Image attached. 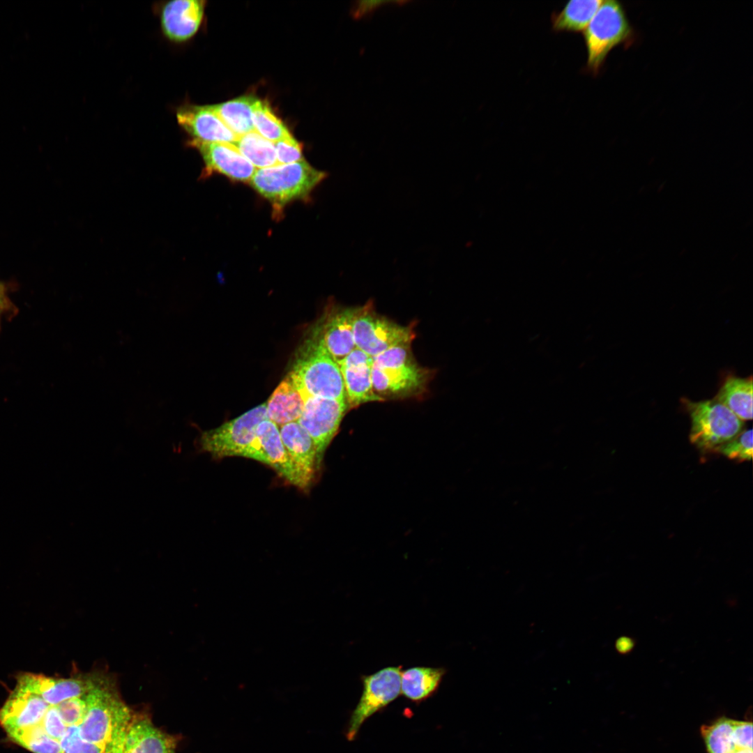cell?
Returning <instances> with one entry per match:
<instances>
[{
  "mask_svg": "<svg viewBox=\"0 0 753 753\" xmlns=\"http://www.w3.org/2000/svg\"><path fill=\"white\" fill-rule=\"evenodd\" d=\"M714 452L738 462L752 458V430H743L731 441L718 447Z\"/></svg>",
  "mask_w": 753,
  "mask_h": 753,
  "instance_id": "cell-28",
  "label": "cell"
},
{
  "mask_svg": "<svg viewBox=\"0 0 753 753\" xmlns=\"http://www.w3.org/2000/svg\"><path fill=\"white\" fill-rule=\"evenodd\" d=\"M257 98L243 96L227 102L210 105L228 128L238 137L254 130L252 109Z\"/></svg>",
  "mask_w": 753,
  "mask_h": 753,
  "instance_id": "cell-23",
  "label": "cell"
},
{
  "mask_svg": "<svg viewBox=\"0 0 753 753\" xmlns=\"http://www.w3.org/2000/svg\"><path fill=\"white\" fill-rule=\"evenodd\" d=\"M188 144L200 153L205 165V176L218 173L236 181L249 183L257 169L234 144L193 139Z\"/></svg>",
  "mask_w": 753,
  "mask_h": 753,
  "instance_id": "cell-13",
  "label": "cell"
},
{
  "mask_svg": "<svg viewBox=\"0 0 753 753\" xmlns=\"http://www.w3.org/2000/svg\"><path fill=\"white\" fill-rule=\"evenodd\" d=\"M205 1L175 0L167 2L161 10L160 24L170 40L183 42L192 37L202 21Z\"/></svg>",
  "mask_w": 753,
  "mask_h": 753,
  "instance_id": "cell-17",
  "label": "cell"
},
{
  "mask_svg": "<svg viewBox=\"0 0 753 753\" xmlns=\"http://www.w3.org/2000/svg\"><path fill=\"white\" fill-rule=\"evenodd\" d=\"M632 29L623 5L615 0L602 1L583 31L586 49V70L597 75L609 52L632 36Z\"/></svg>",
  "mask_w": 753,
  "mask_h": 753,
  "instance_id": "cell-5",
  "label": "cell"
},
{
  "mask_svg": "<svg viewBox=\"0 0 753 753\" xmlns=\"http://www.w3.org/2000/svg\"><path fill=\"white\" fill-rule=\"evenodd\" d=\"M176 740L145 715H133L127 727L123 753H175Z\"/></svg>",
  "mask_w": 753,
  "mask_h": 753,
  "instance_id": "cell-18",
  "label": "cell"
},
{
  "mask_svg": "<svg viewBox=\"0 0 753 753\" xmlns=\"http://www.w3.org/2000/svg\"><path fill=\"white\" fill-rule=\"evenodd\" d=\"M407 1H376V0H361L356 1L352 6L351 10V16L359 20L365 17L371 15L375 10L386 4H398L402 5L407 3Z\"/></svg>",
  "mask_w": 753,
  "mask_h": 753,
  "instance_id": "cell-32",
  "label": "cell"
},
{
  "mask_svg": "<svg viewBox=\"0 0 753 753\" xmlns=\"http://www.w3.org/2000/svg\"><path fill=\"white\" fill-rule=\"evenodd\" d=\"M691 420L690 441L703 453L714 452L743 431L744 421L714 397L694 402L680 400Z\"/></svg>",
  "mask_w": 753,
  "mask_h": 753,
  "instance_id": "cell-6",
  "label": "cell"
},
{
  "mask_svg": "<svg viewBox=\"0 0 753 753\" xmlns=\"http://www.w3.org/2000/svg\"><path fill=\"white\" fill-rule=\"evenodd\" d=\"M347 400L308 397L298 423L312 438L317 464H321L326 449L334 438L343 417L349 410Z\"/></svg>",
  "mask_w": 753,
  "mask_h": 753,
  "instance_id": "cell-10",
  "label": "cell"
},
{
  "mask_svg": "<svg viewBox=\"0 0 753 753\" xmlns=\"http://www.w3.org/2000/svg\"><path fill=\"white\" fill-rule=\"evenodd\" d=\"M266 419L268 418L264 403L215 429L202 432L198 448L215 459L243 457L255 438L258 425Z\"/></svg>",
  "mask_w": 753,
  "mask_h": 753,
  "instance_id": "cell-7",
  "label": "cell"
},
{
  "mask_svg": "<svg viewBox=\"0 0 753 753\" xmlns=\"http://www.w3.org/2000/svg\"><path fill=\"white\" fill-rule=\"evenodd\" d=\"M277 165H286L303 160L302 146L291 135L274 142Z\"/></svg>",
  "mask_w": 753,
  "mask_h": 753,
  "instance_id": "cell-31",
  "label": "cell"
},
{
  "mask_svg": "<svg viewBox=\"0 0 753 753\" xmlns=\"http://www.w3.org/2000/svg\"><path fill=\"white\" fill-rule=\"evenodd\" d=\"M233 144L255 168L277 165L274 143L254 130L238 137Z\"/></svg>",
  "mask_w": 753,
  "mask_h": 753,
  "instance_id": "cell-26",
  "label": "cell"
},
{
  "mask_svg": "<svg viewBox=\"0 0 753 753\" xmlns=\"http://www.w3.org/2000/svg\"><path fill=\"white\" fill-rule=\"evenodd\" d=\"M734 723L733 719L721 717L701 727V733L707 753H734L738 750L746 749L737 740Z\"/></svg>",
  "mask_w": 753,
  "mask_h": 753,
  "instance_id": "cell-25",
  "label": "cell"
},
{
  "mask_svg": "<svg viewBox=\"0 0 753 753\" xmlns=\"http://www.w3.org/2000/svg\"><path fill=\"white\" fill-rule=\"evenodd\" d=\"M85 694L65 700L55 705L66 727L79 726L82 722L86 710Z\"/></svg>",
  "mask_w": 753,
  "mask_h": 753,
  "instance_id": "cell-30",
  "label": "cell"
},
{
  "mask_svg": "<svg viewBox=\"0 0 753 753\" xmlns=\"http://www.w3.org/2000/svg\"><path fill=\"white\" fill-rule=\"evenodd\" d=\"M726 406L738 418H752V376L740 378L729 374L724 379L714 397Z\"/></svg>",
  "mask_w": 753,
  "mask_h": 753,
  "instance_id": "cell-21",
  "label": "cell"
},
{
  "mask_svg": "<svg viewBox=\"0 0 753 753\" xmlns=\"http://www.w3.org/2000/svg\"><path fill=\"white\" fill-rule=\"evenodd\" d=\"M127 728L120 732L112 740V742L106 746V753H123L124 738L126 735Z\"/></svg>",
  "mask_w": 753,
  "mask_h": 753,
  "instance_id": "cell-33",
  "label": "cell"
},
{
  "mask_svg": "<svg viewBox=\"0 0 753 753\" xmlns=\"http://www.w3.org/2000/svg\"><path fill=\"white\" fill-rule=\"evenodd\" d=\"M103 674L96 671L55 678L27 673L18 677L16 686L38 694L49 704L56 705L84 695L98 684Z\"/></svg>",
  "mask_w": 753,
  "mask_h": 753,
  "instance_id": "cell-12",
  "label": "cell"
},
{
  "mask_svg": "<svg viewBox=\"0 0 753 753\" xmlns=\"http://www.w3.org/2000/svg\"><path fill=\"white\" fill-rule=\"evenodd\" d=\"M602 2L600 0L568 1L559 12L552 14V29L556 32H583Z\"/></svg>",
  "mask_w": 753,
  "mask_h": 753,
  "instance_id": "cell-24",
  "label": "cell"
},
{
  "mask_svg": "<svg viewBox=\"0 0 753 753\" xmlns=\"http://www.w3.org/2000/svg\"><path fill=\"white\" fill-rule=\"evenodd\" d=\"M60 745L63 753H106V747L82 739L79 726L68 727Z\"/></svg>",
  "mask_w": 753,
  "mask_h": 753,
  "instance_id": "cell-29",
  "label": "cell"
},
{
  "mask_svg": "<svg viewBox=\"0 0 753 753\" xmlns=\"http://www.w3.org/2000/svg\"><path fill=\"white\" fill-rule=\"evenodd\" d=\"M443 667H413L401 672V693L406 698L420 701L438 689L446 674Z\"/></svg>",
  "mask_w": 753,
  "mask_h": 753,
  "instance_id": "cell-22",
  "label": "cell"
},
{
  "mask_svg": "<svg viewBox=\"0 0 753 753\" xmlns=\"http://www.w3.org/2000/svg\"><path fill=\"white\" fill-rule=\"evenodd\" d=\"M14 307L7 297L3 286L0 284V314L11 311Z\"/></svg>",
  "mask_w": 753,
  "mask_h": 753,
  "instance_id": "cell-34",
  "label": "cell"
},
{
  "mask_svg": "<svg viewBox=\"0 0 753 753\" xmlns=\"http://www.w3.org/2000/svg\"><path fill=\"white\" fill-rule=\"evenodd\" d=\"M353 336L356 347L373 358L393 347L411 344L415 334L412 328L378 314L369 302L354 307Z\"/></svg>",
  "mask_w": 753,
  "mask_h": 753,
  "instance_id": "cell-8",
  "label": "cell"
},
{
  "mask_svg": "<svg viewBox=\"0 0 753 753\" xmlns=\"http://www.w3.org/2000/svg\"><path fill=\"white\" fill-rule=\"evenodd\" d=\"M266 404L268 418L277 426L298 421L305 400L291 376L287 374L274 390Z\"/></svg>",
  "mask_w": 753,
  "mask_h": 753,
  "instance_id": "cell-20",
  "label": "cell"
},
{
  "mask_svg": "<svg viewBox=\"0 0 753 753\" xmlns=\"http://www.w3.org/2000/svg\"><path fill=\"white\" fill-rule=\"evenodd\" d=\"M252 122L254 131L273 143L291 135L266 101L257 99L255 102L252 109Z\"/></svg>",
  "mask_w": 753,
  "mask_h": 753,
  "instance_id": "cell-27",
  "label": "cell"
},
{
  "mask_svg": "<svg viewBox=\"0 0 753 753\" xmlns=\"http://www.w3.org/2000/svg\"><path fill=\"white\" fill-rule=\"evenodd\" d=\"M288 374L304 400L318 397L347 400L340 365L324 348L314 328L298 350Z\"/></svg>",
  "mask_w": 753,
  "mask_h": 753,
  "instance_id": "cell-2",
  "label": "cell"
},
{
  "mask_svg": "<svg viewBox=\"0 0 753 753\" xmlns=\"http://www.w3.org/2000/svg\"><path fill=\"white\" fill-rule=\"evenodd\" d=\"M354 307H335L314 329L330 356L340 364L355 348L353 336Z\"/></svg>",
  "mask_w": 753,
  "mask_h": 753,
  "instance_id": "cell-15",
  "label": "cell"
},
{
  "mask_svg": "<svg viewBox=\"0 0 753 753\" xmlns=\"http://www.w3.org/2000/svg\"><path fill=\"white\" fill-rule=\"evenodd\" d=\"M326 176V172L303 160L257 169L249 183L271 203L274 212L279 215L290 202L305 199Z\"/></svg>",
  "mask_w": 753,
  "mask_h": 753,
  "instance_id": "cell-4",
  "label": "cell"
},
{
  "mask_svg": "<svg viewBox=\"0 0 753 753\" xmlns=\"http://www.w3.org/2000/svg\"><path fill=\"white\" fill-rule=\"evenodd\" d=\"M176 119L193 139L233 144L238 139L210 105L183 107L177 111Z\"/></svg>",
  "mask_w": 753,
  "mask_h": 753,
  "instance_id": "cell-16",
  "label": "cell"
},
{
  "mask_svg": "<svg viewBox=\"0 0 753 753\" xmlns=\"http://www.w3.org/2000/svg\"><path fill=\"white\" fill-rule=\"evenodd\" d=\"M349 409L370 402L383 401L372 387V357L355 348L339 364Z\"/></svg>",
  "mask_w": 753,
  "mask_h": 753,
  "instance_id": "cell-14",
  "label": "cell"
},
{
  "mask_svg": "<svg viewBox=\"0 0 753 753\" xmlns=\"http://www.w3.org/2000/svg\"><path fill=\"white\" fill-rule=\"evenodd\" d=\"M372 383L383 401L419 396L426 390L431 370L415 360L411 344L393 347L372 358Z\"/></svg>",
  "mask_w": 753,
  "mask_h": 753,
  "instance_id": "cell-1",
  "label": "cell"
},
{
  "mask_svg": "<svg viewBox=\"0 0 753 753\" xmlns=\"http://www.w3.org/2000/svg\"><path fill=\"white\" fill-rule=\"evenodd\" d=\"M279 429L291 459L310 485L319 469L312 438L297 421L281 425Z\"/></svg>",
  "mask_w": 753,
  "mask_h": 753,
  "instance_id": "cell-19",
  "label": "cell"
},
{
  "mask_svg": "<svg viewBox=\"0 0 753 753\" xmlns=\"http://www.w3.org/2000/svg\"><path fill=\"white\" fill-rule=\"evenodd\" d=\"M243 457L268 465L287 482L301 489L310 485L287 453L278 426L269 419L258 425L255 438Z\"/></svg>",
  "mask_w": 753,
  "mask_h": 753,
  "instance_id": "cell-11",
  "label": "cell"
},
{
  "mask_svg": "<svg viewBox=\"0 0 753 753\" xmlns=\"http://www.w3.org/2000/svg\"><path fill=\"white\" fill-rule=\"evenodd\" d=\"M85 700L86 713L79 725L80 736L106 747L128 727L132 715L120 697L115 682L107 674L85 694Z\"/></svg>",
  "mask_w": 753,
  "mask_h": 753,
  "instance_id": "cell-3",
  "label": "cell"
},
{
  "mask_svg": "<svg viewBox=\"0 0 753 753\" xmlns=\"http://www.w3.org/2000/svg\"><path fill=\"white\" fill-rule=\"evenodd\" d=\"M402 667H388L370 675L361 676L363 689L360 699L353 710L346 736L353 740L360 728L374 713L386 706L401 694Z\"/></svg>",
  "mask_w": 753,
  "mask_h": 753,
  "instance_id": "cell-9",
  "label": "cell"
}]
</instances>
